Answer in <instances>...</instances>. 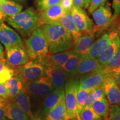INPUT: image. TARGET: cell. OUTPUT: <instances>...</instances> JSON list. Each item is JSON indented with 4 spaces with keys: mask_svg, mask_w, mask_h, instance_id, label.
Wrapping results in <instances>:
<instances>
[{
    "mask_svg": "<svg viewBox=\"0 0 120 120\" xmlns=\"http://www.w3.org/2000/svg\"><path fill=\"white\" fill-rule=\"evenodd\" d=\"M47 40L49 52L55 54L70 49L73 39L68 31L57 22L45 24L41 27Z\"/></svg>",
    "mask_w": 120,
    "mask_h": 120,
    "instance_id": "cell-1",
    "label": "cell"
},
{
    "mask_svg": "<svg viewBox=\"0 0 120 120\" xmlns=\"http://www.w3.org/2000/svg\"><path fill=\"white\" fill-rule=\"evenodd\" d=\"M7 23L22 37H29L36 30L41 27L38 12L32 7L11 16L4 18Z\"/></svg>",
    "mask_w": 120,
    "mask_h": 120,
    "instance_id": "cell-2",
    "label": "cell"
},
{
    "mask_svg": "<svg viewBox=\"0 0 120 120\" xmlns=\"http://www.w3.org/2000/svg\"><path fill=\"white\" fill-rule=\"evenodd\" d=\"M25 47L29 58L41 60L49 55V45L44 33L39 27L25 41Z\"/></svg>",
    "mask_w": 120,
    "mask_h": 120,
    "instance_id": "cell-3",
    "label": "cell"
},
{
    "mask_svg": "<svg viewBox=\"0 0 120 120\" xmlns=\"http://www.w3.org/2000/svg\"><path fill=\"white\" fill-rule=\"evenodd\" d=\"M79 89L77 79H67L64 87V101L68 120L79 116L77 109V96Z\"/></svg>",
    "mask_w": 120,
    "mask_h": 120,
    "instance_id": "cell-4",
    "label": "cell"
},
{
    "mask_svg": "<svg viewBox=\"0 0 120 120\" xmlns=\"http://www.w3.org/2000/svg\"><path fill=\"white\" fill-rule=\"evenodd\" d=\"M53 89L51 82L46 76L26 83L27 92L30 97L35 99L45 98Z\"/></svg>",
    "mask_w": 120,
    "mask_h": 120,
    "instance_id": "cell-5",
    "label": "cell"
},
{
    "mask_svg": "<svg viewBox=\"0 0 120 120\" xmlns=\"http://www.w3.org/2000/svg\"><path fill=\"white\" fill-rule=\"evenodd\" d=\"M18 73L26 83L45 76V67L40 60H32L19 66Z\"/></svg>",
    "mask_w": 120,
    "mask_h": 120,
    "instance_id": "cell-6",
    "label": "cell"
},
{
    "mask_svg": "<svg viewBox=\"0 0 120 120\" xmlns=\"http://www.w3.org/2000/svg\"><path fill=\"white\" fill-rule=\"evenodd\" d=\"M99 30L96 26H94L89 31L81 32L79 36L73 41V51L81 56H87L90 49L92 47L95 40V34Z\"/></svg>",
    "mask_w": 120,
    "mask_h": 120,
    "instance_id": "cell-7",
    "label": "cell"
},
{
    "mask_svg": "<svg viewBox=\"0 0 120 120\" xmlns=\"http://www.w3.org/2000/svg\"><path fill=\"white\" fill-rule=\"evenodd\" d=\"M93 18L99 31L109 28L113 23L115 18L112 15L109 2L101 6L92 13Z\"/></svg>",
    "mask_w": 120,
    "mask_h": 120,
    "instance_id": "cell-8",
    "label": "cell"
},
{
    "mask_svg": "<svg viewBox=\"0 0 120 120\" xmlns=\"http://www.w3.org/2000/svg\"><path fill=\"white\" fill-rule=\"evenodd\" d=\"M0 42L4 45L5 49L11 46H19L26 49L19 34L6 25L3 19L0 20Z\"/></svg>",
    "mask_w": 120,
    "mask_h": 120,
    "instance_id": "cell-9",
    "label": "cell"
},
{
    "mask_svg": "<svg viewBox=\"0 0 120 120\" xmlns=\"http://www.w3.org/2000/svg\"><path fill=\"white\" fill-rule=\"evenodd\" d=\"M109 76V70L105 67L84 75L79 80V88L88 89L100 86Z\"/></svg>",
    "mask_w": 120,
    "mask_h": 120,
    "instance_id": "cell-10",
    "label": "cell"
},
{
    "mask_svg": "<svg viewBox=\"0 0 120 120\" xmlns=\"http://www.w3.org/2000/svg\"><path fill=\"white\" fill-rule=\"evenodd\" d=\"M45 67V76L49 78L55 89L64 88L67 75L62 68L49 63H42Z\"/></svg>",
    "mask_w": 120,
    "mask_h": 120,
    "instance_id": "cell-11",
    "label": "cell"
},
{
    "mask_svg": "<svg viewBox=\"0 0 120 120\" xmlns=\"http://www.w3.org/2000/svg\"><path fill=\"white\" fill-rule=\"evenodd\" d=\"M6 57L9 65L11 67H19L29 61L26 49L19 46H11L6 49Z\"/></svg>",
    "mask_w": 120,
    "mask_h": 120,
    "instance_id": "cell-12",
    "label": "cell"
},
{
    "mask_svg": "<svg viewBox=\"0 0 120 120\" xmlns=\"http://www.w3.org/2000/svg\"><path fill=\"white\" fill-rule=\"evenodd\" d=\"M75 24L81 32L89 31L94 26L92 20L81 7L74 5L70 11Z\"/></svg>",
    "mask_w": 120,
    "mask_h": 120,
    "instance_id": "cell-13",
    "label": "cell"
},
{
    "mask_svg": "<svg viewBox=\"0 0 120 120\" xmlns=\"http://www.w3.org/2000/svg\"><path fill=\"white\" fill-rule=\"evenodd\" d=\"M109 103L120 106V87L112 77L106 78L101 85Z\"/></svg>",
    "mask_w": 120,
    "mask_h": 120,
    "instance_id": "cell-14",
    "label": "cell"
},
{
    "mask_svg": "<svg viewBox=\"0 0 120 120\" xmlns=\"http://www.w3.org/2000/svg\"><path fill=\"white\" fill-rule=\"evenodd\" d=\"M66 12L60 4H55L38 12L41 27L45 24H51L57 22Z\"/></svg>",
    "mask_w": 120,
    "mask_h": 120,
    "instance_id": "cell-15",
    "label": "cell"
},
{
    "mask_svg": "<svg viewBox=\"0 0 120 120\" xmlns=\"http://www.w3.org/2000/svg\"><path fill=\"white\" fill-rule=\"evenodd\" d=\"M117 35V31L105 33L96 41H94L87 56L91 58H98L111 41Z\"/></svg>",
    "mask_w": 120,
    "mask_h": 120,
    "instance_id": "cell-16",
    "label": "cell"
},
{
    "mask_svg": "<svg viewBox=\"0 0 120 120\" xmlns=\"http://www.w3.org/2000/svg\"><path fill=\"white\" fill-rule=\"evenodd\" d=\"M104 67L97 58H91L88 56L83 57L79 62L75 75L84 76Z\"/></svg>",
    "mask_w": 120,
    "mask_h": 120,
    "instance_id": "cell-17",
    "label": "cell"
},
{
    "mask_svg": "<svg viewBox=\"0 0 120 120\" xmlns=\"http://www.w3.org/2000/svg\"><path fill=\"white\" fill-rule=\"evenodd\" d=\"M4 84L8 90L9 97L12 99L26 89V82L19 73L10 78Z\"/></svg>",
    "mask_w": 120,
    "mask_h": 120,
    "instance_id": "cell-18",
    "label": "cell"
},
{
    "mask_svg": "<svg viewBox=\"0 0 120 120\" xmlns=\"http://www.w3.org/2000/svg\"><path fill=\"white\" fill-rule=\"evenodd\" d=\"M120 49V38L117 35L111 41L97 59L101 64L105 67Z\"/></svg>",
    "mask_w": 120,
    "mask_h": 120,
    "instance_id": "cell-19",
    "label": "cell"
},
{
    "mask_svg": "<svg viewBox=\"0 0 120 120\" xmlns=\"http://www.w3.org/2000/svg\"><path fill=\"white\" fill-rule=\"evenodd\" d=\"M64 97V90L62 89H54L45 97L43 103V113L46 115L48 112L56 105Z\"/></svg>",
    "mask_w": 120,
    "mask_h": 120,
    "instance_id": "cell-20",
    "label": "cell"
},
{
    "mask_svg": "<svg viewBox=\"0 0 120 120\" xmlns=\"http://www.w3.org/2000/svg\"><path fill=\"white\" fill-rule=\"evenodd\" d=\"M58 23L71 34L73 39V41L79 36L81 32L79 30L75 24L70 11L66 12L58 19Z\"/></svg>",
    "mask_w": 120,
    "mask_h": 120,
    "instance_id": "cell-21",
    "label": "cell"
},
{
    "mask_svg": "<svg viewBox=\"0 0 120 120\" xmlns=\"http://www.w3.org/2000/svg\"><path fill=\"white\" fill-rule=\"evenodd\" d=\"M13 101L30 117L31 120L34 118V115L32 111L31 98L26 89L14 97Z\"/></svg>",
    "mask_w": 120,
    "mask_h": 120,
    "instance_id": "cell-22",
    "label": "cell"
},
{
    "mask_svg": "<svg viewBox=\"0 0 120 120\" xmlns=\"http://www.w3.org/2000/svg\"><path fill=\"white\" fill-rule=\"evenodd\" d=\"M46 120H68L64 97L46 114Z\"/></svg>",
    "mask_w": 120,
    "mask_h": 120,
    "instance_id": "cell-23",
    "label": "cell"
},
{
    "mask_svg": "<svg viewBox=\"0 0 120 120\" xmlns=\"http://www.w3.org/2000/svg\"><path fill=\"white\" fill-rule=\"evenodd\" d=\"M6 117L11 120H31L22 109L13 101L7 102L4 106Z\"/></svg>",
    "mask_w": 120,
    "mask_h": 120,
    "instance_id": "cell-24",
    "label": "cell"
},
{
    "mask_svg": "<svg viewBox=\"0 0 120 120\" xmlns=\"http://www.w3.org/2000/svg\"><path fill=\"white\" fill-rule=\"evenodd\" d=\"M72 52V49H67L55 54L48 55L45 58L40 60L42 63H49L62 68L64 64Z\"/></svg>",
    "mask_w": 120,
    "mask_h": 120,
    "instance_id": "cell-25",
    "label": "cell"
},
{
    "mask_svg": "<svg viewBox=\"0 0 120 120\" xmlns=\"http://www.w3.org/2000/svg\"><path fill=\"white\" fill-rule=\"evenodd\" d=\"M82 58V56L72 49V52L64 64L62 68L67 76L75 75L77 67Z\"/></svg>",
    "mask_w": 120,
    "mask_h": 120,
    "instance_id": "cell-26",
    "label": "cell"
},
{
    "mask_svg": "<svg viewBox=\"0 0 120 120\" xmlns=\"http://www.w3.org/2000/svg\"><path fill=\"white\" fill-rule=\"evenodd\" d=\"M91 107L99 116L106 118L109 113V103L106 97L94 101L91 105Z\"/></svg>",
    "mask_w": 120,
    "mask_h": 120,
    "instance_id": "cell-27",
    "label": "cell"
},
{
    "mask_svg": "<svg viewBox=\"0 0 120 120\" xmlns=\"http://www.w3.org/2000/svg\"><path fill=\"white\" fill-rule=\"evenodd\" d=\"M22 8L21 4L8 0L0 4V10L5 17L17 14L22 11Z\"/></svg>",
    "mask_w": 120,
    "mask_h": 120,
    "instance_id": "cell-28",
    "label": "cell"
},
{
    "mask_svg": "<svg viewBox=\"0 0 120 120\" xmlns=\"http://www.w3.org/2000/svg\"><path fill=\"white\" fill-rule=\"evenodd\" d=\"M16 75L15 70L4 60L0 59V82L4 83Z\"/></svg>",
    "mask_w": 120,
    "mask_h": 120,
    "instance_id": "cell-29",
    "label": "cell"
},
{
    "mask_svg": "<svg viewBox=\"0 0 120 120\" xmlns=\"http://www.w3.org/2000/svg\"><path fill=\"white\" fill-rule=\"evenodd\" d=\"M106 97L101 85L93 88L87 98L85 106H91L94 101Z\"/></svg>",
    "mask_w": 120,
    "mask_h": 120,
    "instance_id": "cell-30",
    "label": "cell"
},
{
    "mask_svg": "<svg viewBox=\"0 0 120 120\" xmlns=\"http://www.w3.org/2000/svg\"><path fill=\"white\" fill-rule=\"evenodd\" d=\"M81 120H103L102 117L96 113L91 106H85L79 114Z\"/></svg>",
    "mask_w": 120,
    "mask_h": 120,
    "instance_id": "cell-31",
    "label": "cell"
},
{
    "mask_svg": "<svg viewBox=\"0 0 120 120\" xmlns=\"http://www.w3.org/2000/svg\"><path fill=\"white\" fill-rule=\"evenodd\" d=\"M94 88L88 89H79L77 96V109L78 114L85 106V102L87 97Z\"/></svg>",
    "mask_w": 120,
    "mask_h": 120,
    "instance_id": "cell-32",
    "label": "cell"
},
{
    "mask_svg": "<svg viewBox=\"0 0 120 120\" xmlns=\"http://www.w3.org/2000/svg\"><path fill=\"white\" fill-rule=\"evenodd\" d=\"M61 0H36V6L37 11L40 12L49 7L60 4Z\"/></svg>",
    "mask_w": 120,
    "mask_h": 120,
    "instance_id": "cell-33",
    "label": "cell"
},
{
    "mask_svg": "<svg viewBox=\"0 0 120 120\" xmlns=\"http://www.w3.org/2000/svg\"><path fill=\"white\" fill-rule=\"evenodd\" d=\"M120 66V49L116 52L105 67L108 70L116 68Z\"/></svg>",
    "mask_w": 120,
    "mask_h": 120,
    "instance_id": "cell-34",
    "label": "cell"
},
{
    "mask_svg": "<svg viewBox=\"0 0 120 120\" xmlns=\"http://www.w3.org/2000/svg\"><path fill=\"white\" fill-rule=\"evenodd\" d=\"M109 120H120V106L112 105L110 107Z\"/></svg>",
    "mask_w": 120,
    "mask_h": 120,
    "instance_id": "cell-35",
    "label": "cell"
},
{
    "mask_svg": "<svg viewBox=\"0 0 120 120\" xmlns=\"http://www.w3.org/2000/svg\"><path fill=\"white\" fill-rule=\"evenodd\" d=\"M108 70L109 77H112L120 87V66L116 68Z\"/></svg>",
    "mask_w": 120,
    "mask_h": 120,
    "instance_id": "cell-36",
    "label": "cell"
},
{
    "mask_svg": "<svg viewBox=\"0 0 120 120\" xmlns=\"http://www.w3.org/2000/svg\"><path fill=\"white\" fill-rule=\"evenodd\" d=\"M107 0H91L89 6L88 7V12L92 13L94 10L106 4Z\"/></svg>",
    "mask_w": 120,
    "mask_h": 120,
    "instance_id": "cell-37",
    "label": "cell"
},
{
    "mask_svg": "<svg viewBox=\"0 0 120 120\" xmlns=\"http://www.w3.org/2000/svg\"><path fill=\"white\" fill-rule=\"evenodd\" d=\"M60 4L65 12H68L71 11L74 6V1L73 0H61Z\"/></svg>",
    "mask_w": 120,
    "mask_h": 120,
    "instance_id": "cell-38",
    "label": "cell"
},
{
    "mask_svg": "<svg viewBox=\"0 0 120 120\" xmlns=\"http://www.w3.org/2000/svg\"><path fill=\"white\" fill-rule=\"evenodd\" d=\"M112 7L114 10L113 17H117L120 14V0H113Z\"/></svg>",
    "mask_w": 120,
    "mask_h": 120,
    "instance_id": "cell-39",
    "label": "cell"
},
{
    "mask_svg": "<svg viewBox=\"0 0 120 120\" xmlns=\"http://www.w3.org/2000/svg\"><path fill=\"white\" fill-rule=\"evenodd\" d=\"M0 96L5 99H8L9 98L8 90L4 83H1V82H0Z\"/></svg>",
    "mask_w": 120,
    "mask_h": 120,
    "instance_id": "cell-40",
    "label": "cell"
},
{
    "mask_svg": "<svg viewBox=\"0 0 120 120\" xmlns=\"http://www.w3.org/2000/svg\"><path fill=\"white\" fill-rule=\"evenodd\" d=\"M6 117V111L4 106H0V120H4Z\"/></svg>",
    "mask_w": 120,
    "mask_h": 120,
    "instance_id": "cell-41",
    "label": "cell"
},
{
    "mask_svg": "<svg viewBox=\"0 0 120 120\" xmlns=\"http://www.w3.org/2000/svg\"><path fill=\"white\" fill-rule=\"evenodd\" d=\"M74 5L82 8L83 7V0H73Z\"/></svg>",
    "mask_w": 120,
    "mask_h": 120,
    "instance_id": "cell-42",
    "label": "cell"
},
{
    "mask_svg": "<svg viewBox=\"0 0 120 120\" xmlns=\"http://www.w3.org/2000/svg\"><path fill=\"white\" fill-rule=\"evenodd\" d=\"M7 102H8V101H7V99L4 98L0 96V106H5L6 105L7 103Z\"/></svg>",
    "mask_w": 120,
    "mask_h": 120,
    "instance_id": "cell-43",
    "label": "cell"
},
{
    "mask_svg": "<svg viewBox=\"0 0 120 120\" xmlns=\"http://www.w3.org/2000/svg\"><path fill=\"white\" fill-rule=\"evenodd\" d=\"M4 48H3L2 45L0 43V59L4 60Z\"/></svg>",
    "mask_w": 120,
    "mask_h": 120,
    "instance_id": "cell-44",
    "label": "cell"
},
{
    "mask_svg": "<svg viewBox=\"0 0 120 120\" xmlns=\"http://www.w3.org/2000/svg\"><path fill=\"white\" fill-rule=\"evenodd\" d=\"M91 0H83V7L85 8H88Z\"/></svg>",
    "mask_w": 120,
    "mask_h": 120,
    "instance_id": "cell-45",
    "label": "cell"
},
{
    "mask_svg": "<svg viewBox=\"0 0 120 120\" xmlns=\"http://www.w3.org/2000/svg\"><path fill=\"white\" fill-rule=\"evenodd\" d=\"M32 120H46V119H45L42 116H40V115H36V116H34V118Z\"/></svg>",
    "mask_w": 120,
    "mask_h": 120,
    "instance_id": "cell-46",
    "label": "cell"
},
{
    "mask_svg": "<svg viewBox=\"0 0 120 120\" xmlns=\"http://www.w3.org/2000/svg\"><path fill=\"white\" fill-rule=\"evenodd\" d=\"M4 18H5V16H4V15L3 14L1 10H0V20H1V19L4 20Z\"/></svg>",
    "mask_w": 120,
    "mask_h": 120,
    "instance_id": "cell-47",
    "label": "cell"
},
{
    "mask_svg": "<svg viewBox=\"0 0 120 120\" xmlns=\"http://www.w3.org/2000/svg\"><path fill=\"white\" fill-rule=\"evenodd\" d=\"M69 120H81V118H79V116H77V117L71 118V119H70Z\"/></svg>",
    "mask_w": 120,
    "mask_h": 120,
    "instance_id": "cell-48",
    "label": "cell"
},
{
    "mask_svg": "<svg viewBox=\"0 0 120 120\" xmlns=\"http://www.w3.org/2000/svg\"><path fill=\"white\" fill-rule=\"evenodd\" d=\"M7 0H0V4H2V3H4V2H6Z\"/></svg>",
    "mask_w": 120,
    "mask_h": 120,
    "instance_id": "cell-49",
    "label": "cell"
},
{
    "mask_svg": "<svg viewBox=\"0 0 120 120\" xmlns=\"http://www.w3.org/2000/svg\"><path fill=\"white\" fill-rule=\"evenodd\" d=\"M117 33H118V36H119L120 38V29L118 30V31H117Z\"/></svg>",
    "mask_w": 120,
    "mask_h": 120,
    "instance_id": "cell-50",
    "label": "cell"
},
{
    "mask_svg": "<svg viewBox=\"0 0 120 120\" xmlns=\"http://www.w3.org/2000/svg\"><path fill=\"white\" fill-rule=\"evenodd\" d=\"M17 1H20V2H25V0H17Z\"/></svg>",
    "mask_w": 120,
    "mask_h": 120,
    "instance_id": "cell-51",
    "label": "cell"
},
{
    "mask_svg": "<svg viewBox=\"0 0 120 120\" xmlns=\"http://www.w3.org/2000/svg\"><path fill=\"white\" fill-rule=\"evenodd\" d=\"M4 120H10V119H8V118H7V117H6L5 118H4Z\"/></svg>",
    "mask_w": 120,
    "mask_h": 120,
    "instance_id": "cell-52",
    "label": "cell"
},
{
    "mask_svg": "<svg viewBox=\"0 0 120 120\" xmlns=\"http://www.w3.org/2000/svg\"></svg>",
    "mask_w": 120,
    "mask_h": 120,
    "instance_id": "cell-53",
    "label": "cell"
}]
</instances>
